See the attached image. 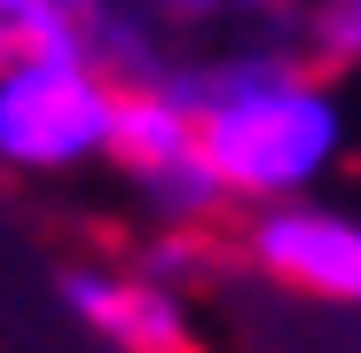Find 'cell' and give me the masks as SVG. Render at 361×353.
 <instances>
[{"mask_svg": "<svg viewBox=\"0 0 361 353\" xmlns=\"http://www.w3.org/2000/svg\"><path fill=\"white\" fill-rule=\"evenodd\" d=\"M165 87L197 118L204 165H212L228 204H252V212L298 204L345 157L338 87L298 63V47L283 32H259L244 47L197 55V63H173Z\"/></svg>", "mask_w": 361, "mask_h": 353, "instance_id": "1", "label": "cell"}, {"mask_svg": "<svg viewBox=\"0 0 361 353\" xmlns=\"http://www.w3.org/2000/svg\"><path fill=\"white\" fill-rule=\"evenodd\" d=\"M118 87L94 55L0 63V165L8 173H79L118 142Z\"/></svg>", "mask_w": 361, "mask_h": 353, "instance_id": "2", "label": "cell"}, {"mask_svg": "<svg viewBox=\"0 0 361 353\" xmlns=\"http://www.w3.org/2000/svg\"><path fill=\"white\" fill-rule=\"evenodd\" d=\"M110 165L126 173V181L142 189L149 212H165L173 228H197L212 220L228 197L212 181V165H204V142H197V118L173 102L165 79L149 87H126V102H118V142H110Z\"/></svg>", "mask_w": 361, "mask_h": 353, "instance_id": "3", "label": "cell"}, {"mask_svg": "<svg viewBox=\"0 0 361 353\" xmlns=\"http://www.w3.org/2000/svg\"><path fill=\"white\" fill-rule=\"evenodd\" d=\"M244 252L259 259V275H275V283H290V290H307V299L361 306V212H345V204L298 197V204L252 212Z\"/></svg>", "mask_w": 361, "mask_h": 353, "instance_id": "4", "label": "cell"}, {"mask_svg": "<svg viewBox=\"0 0 361 353\" xmlns=\"http://www.w3.org/2000/svg\"><path fill=\"white\" fill-rule=\"evenodd\" d=\"M79 330L110 337L118 353H189V306L149 267H63L55 275Z\"/></svg>", "mask_w": 361, "mask_h": 353, "instance_id": "5", "label": "cell"}, {"mask_svg": "<svg viewBox=\"0 0 361 353\" xmlns=\"http://www.w3.org/2000/svg\"><path fill=\"white\" fill-rule=\"evenodd\" d=\"M47 55H94L87 16L71 0H0V63H47Z\"/></svg>", "mask_w": 361, "mask_h": 353, "instance_id": "6", "label": "cell"}, {"mask_svg": "<svg viewBox=\"0 0 361 353\" xmlns=\"http://www.w3.org/2000/svg\"><path fill=\"white\" fill-rule=\"evenodd\" d=\"M307 71H353L361 63V0H290V16L275 24Z\"/></svg>", "mask_w": 361, "mask_h": 353, "instance_id": "7", "label": "cell"}, {"mask_svg": "<svg viewBox=\"0 0 361 353\" xmlns=\"http://www.w3.org/2000/svg\"><path fill=\"white\" fill-rule=\"evenodd\" d=\"M71 8H79V16L134 8V16H149V24L165 32V24H228V16H244V24H283L290 0H71Z\"/></svg>", "mask_w": 361, "mask_h": 353, "instance_id": "8", "label": "cell"}]
</instances>
